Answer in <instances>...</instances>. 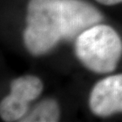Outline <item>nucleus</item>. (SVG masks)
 I'll return each instance as SVG.
<instances>
[{
  "label": "nucleus",
  "mask_w": 122,
  "mask_h": 122,
  "mask_svg": "<svg viewBox=\"0 0 122 122\" xmlns=\"http://www.w3.org/2000/svg\"><path fill=\"white\" fill-rule=\"evenodd\" d=\"M75 53L85 67L92 71L110 73L121 57L122 41L110 26L97 24L77 36Z\"/></svg>",
  "instance_id": "1"
},
{
  "label": "nucleus",
  "mask_w": 122,
  "mask_h": 122,
  "mask_svg": "<svg viewBox=\"0 0 122 122\" xmlns=\"http://www.w3.org/2000/svg\"><path fill=\"white\" fill-rule=\"evenodd\" d=\"M60 1L30 0L29 2L23 39L31 54H45L62 39Z\"/></svg>",
  "instance_id": "2"
},
{
  "label": "nucleus",
  "mask_w": 122,
  "mask_h": 122,
  "mask_svg": "<svg viewBox=\"0 0 122 122\" xmlns=\"http://www.w3.org/2000/svg\"><path fill=\"white\" fill-rule=\"evenodd\" d=\"M43 91V83L33 75L14 79L10 84V93L0 103V116L4 121H21L26 114L29 103L35 100Z\"/></svg>",
  "instance_id": "3"
},
{
  "label": "nucleus",
  "mask_w": 122,
  "mask_h": 122,
  "mask_svg": "<svg viewBox=\"0 0 122 122\" xmlns=\"http://www.w3.org/2000/svg\"><path fill=\"white\" fill-rule=\"evenodd\" d=\"M62 39L72 40L102 20L100 12L83 0L60 1Z\"/></svg>",
  "instance_id": "4"
},
{
  "label": "nucleus",
  "mask_w": 122,
  "mask_h": 122,
  "mask_svg": "<svg viewBox=\"0 0 122 122\" xmlns=\"http://www.w3.org/2000/svg\"><path fill=\"white\" fill-rule=\"evenodd\" d=\"M89 102L91 111L99 117L122 112V74L99 81L92 90Z\"/></svg>",
  "instance_id": "5"
},
{
  "label": "nucleus",
  "mask_w": 122,
  "mask_h": 122,
  "mask_svg": "<svg viewBox=\"0 0 122 122\" xmlns=\"http://www.w3.org/2000/svg\"><path fill=\"white\" fill-rule=\"evenodd\" d=\"M60 119V108L52 99H45L40 102L30 113L25 114L20 121L56 122Z\"/></svg>",
  "instance_id": "6"
},
{
  "label": "nucleus",
  "mask_w": 122,
  "mask_h": 122,
  "mask_svg": "<svg viewBox=\"0 0 122 122\" xmlns=\"http://www.w3.org/2000/svg\"><path fill=\"white\" fill-rule=\"evenodd\" d=\"M96 1L104 5H115L122 2V0H96Z\"/></svg>",
  "instance_id": "7"
}]
</instances>
